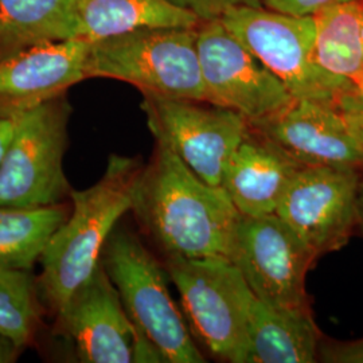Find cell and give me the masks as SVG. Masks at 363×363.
I'll return each mask as SVG.
<instances>
[{
  "instance_id": "8992f818",
  "label": "cell",
  "mask_w": 363,
  "mask_h": 363,
  "mask_svg": "<svg viewBox=\"0 0 363 363\" xmlns=\"http://www.w3.org/2000/svg\"><path fill=\"white\" fill-rule=\"evenodd\" d=\"M191 334L220 361L244 363L252 289L229 259H166Z\"/></svg>"
},
{
  "instance_id": "9c48e42d",
  "label": "cell",
  "mask_w": 363,
  "mask_h": 363,
  "mask_svg": "<svg viewBox=\"0 0 363 363\" xmlns=\"http://www.w3.org/2000/svg\"><path fill=\"white\" fill-rule=\"evenodd\" d=\"M316 259L277 214L240 217L229 259L264 303L279 308L311 311L306 276Z\"/></svg>"
},
{
  "instance_id": "ac0fdd59",
  "label": "cell",
  "mask_w": 363,
  "mask_h": 363,
  "mask_svg": "<svg viewBox=\"0 0 363 363\" xmlns=\"http://www.w3.org/2000/svg\"><path fill=\"white\" fill-rule=\"evenodd\" d=\"M73 38L76 0H0V58Z\"/></svg>"
},
{
  "instance_id": "7402d4cb",
  "label": "cell",
  "mask_w": 363,
  "mask_h": 363,
  "mask_svg": "<svg viewBox=\"0 0 363 363\" xmlns=\"http://www.w3.org/2000/svg\"><path fill=\"white\" fill-rule=\"evenodd\" d=\"M175 6L193 13L201 23L220 21V18L238 7H262V0H171Z\"/></svg>"
},
{
  "instance_id": "2e32d148",
  "label": "cell",
  "mask_w": 363,
  "mask_h": 363,
  "mask_svg": "<svg viewBox=\"0 0 363 363\" xmlns=\"http://www.w3.org/2000/svg\"><path fill=\"white\" fill-rule=\"evenodd\" d=\"M320 345L311 311L273 307L252 291L244 363H312L319 358Z\"/></svg>"
},
{
  "instance_id": "277c9868",
  "label": "cell",
  "mask_w": 363,
  "mask_h": 363,
  "mask_svg": "<svg viewBox=\"0 0 363 363\" xmlns=\"http://www.w3.org/2000/svg\"><path fill=\"white\" fill-rule=\"evenodd\" d=\"M105 269L130 315L166 363H203L181 307L169 295L167 271L139 235L116 226L101 253Z\"/></svg>"
},
{
  "instance_id": "8fae6325",
  "label": "cell",
  "mask_w": 363,
  "mask_h": 363,
  "mask_svg": "<svg viewBox=\"0 0 363 363\" xmlns=\"http://www.w3.org/2000/svg\"><path fill=\"white\" fill-rule=\"evenodd\" d=\"M55 318L78 362H163L133 325L101 262Z\"/></svg>"
},
{
  "instance_id": "484cf974",
  "label": "cell",
  "mask_w": 363,
  "mask_h": 363,
  "mask_svg": "<svg viewBox=\"0 0 363 363\" xmlns=\"http://www.w3.org/2000/svg\"><path fill=\"white\" fill-rule=\"evenodd\" d=\"M345 118L352 130L357 140L362 145L363 148V109L359 111H342Z\"/></svg>"
},
{
  "instance_id": "6da1fadb",
  "label": "cell",
  "mask_w": 363,
  "mask_h": 363,
  "mask_svg": "<svg viewBox=\"0 0 363 363\" xmlns=\"http://www.w3.org/2000/svg\"><path fill=\"white\" fill-rule=\"evenodd\" d=\"M130 211L166 259H229L241 217L220 186L198 178L157 142Z\"/></svg>"
},
{
  "instance_id": "83f0119b",
  "label": "cell",
  "mask_w": 363,
  "mask_h": 363,
  "mask_svg": "<svg viewBox=\"0 0 363 363\" xmlns=\"http://www.w3.org/2000/svg\"><path fill=\"white\" fill-rule=\"evenodd\" d=\"M15 121H0V163L3 160L7 145L13 138Z\"/></svg>"
},
{
  "instance_id": "30bf717a",
  "label": "cell",
  "mask_w": 363,
  "mask_h": 363,
  "mask_svg": "<svg viewBox=\"0 0 363 363\" xmlns=\"http://www.w3.org/2000/svg\"><path fill=\"white\" fill-rule=\"evenodd\" d=\"M196 48L206 101L241 113L250 125L274 116L295 100L281 79L220 21L201 23Z\"/></svg>"
},
{
  "instance_id": "cb8c5ba5",
  "label": "cell",
  "mask_w": 363,
  "mask_h": 363,
  "mask_svg": "<svg viewBox=\"0 0 363 363\" xmlns=\"http://www.w3.org/2000/svg\"><path fill=\"white\" fill-rule=\"evenodd\" d=\"M319 358L325 362L363 363V339L355 342L322 343Z\"/></svg>"
},
{
  "instance_id": "4fadbf2b",
  "label": "cell",
  "mask_w": 363,
  "mask_h": 363,
  "mask_svg": "<svg viewBox=\"0 0 363 363\" xmlns=\"http://www.w3.org/2000/svg\"><path fill=\"white\" fill-rule=\"evenodd\" d=\"M91 43L67 39L0 58V121H16L88 79Z\"/></svg>"
},
{
  "instance_id": "603a6c76",
  "label": "cell",
  "mask_w": 363,
  "mask_h": 363,
  "mask_svg": "<svg viewBox=\"0 0 363 363\" xmlns=\"http://www.w3.org/2000/svg\"><path fill=\"white\" fill-rule=\"evenodd\" d=\"M347 0H262V3L276 13L294 16H313L327 7Z\"/></svg>"
},
{
  "instance_id": "ffe728a7",
  "label": "cell",
  "mask_w": 363,
  "mask_h": 363,
  "mask_svg": "<svg viewBox=\"0 0 363 363\" xmlns=\"http://www.w3.org/2000/svg\"><path fill=\"white\" fill-rule=\"evenodd\" d=\"M69 213L64 203L45 208L0 205V268L33 271Z\"/></svg>"
},
{
  "instance_id": "9a60e30c",
  "label": "cell",
  "mask_w": 363,
  "mask_h": 363,
  "mask_svg": "<svg viewBox=\"0 0 363 363\" xmlns=\"http://www.w3.org/2000/svg\"><path fill=\"white\" fill-rule=\"evenodd\" d=\"M301 167L277 144L250 127L226 166L220 187L241 216L276 214Z\"/></svg>"
},
{
  "instance_id": "52a82bcc",
  "label": "cell",
  "mask_w": 363,
  "mask_h": 363,
  "mask_svg": "<svg viewBox=\"0 0 363 363\" xmlns=\"http://www.w3.org/2000/svg\"><path fill=\"white\" fill-rule=\"evenodd\" d=\"M220 21L281 79L294 99L337 105L342 93L350 86V82L330 74L316 62L313 16H294L262 7H238Z\"/></svg>"
},
{
  "instance_id": "ba28073f",
  "label": "cell",
  "mask_w": 363,
  "mask_h": 363,
  "mask_svg": "<svg viewBox=\"0 0 363 363\" xmlns=\"http://www.w3.org/2000/svg\"><path fill=\"white\" fill-rule=\"evenodd\" d=\"M142 109L155 142L213 186H220L230 157L250 130L241 113L208 101L143 94Z\"/></svg>"
},
{
  "instance_id": "f1b7e54d",
  "label": "cell",
  "mask_w": 363,
  "mask_h": 363,
  "mask_svg": "<svg viewBox=\"0 0 363 363\" xmlns=\"http://www.w3.org/2000/svg\"><path fill=\"white\" fill-rule=\"evenodd\" d=\"M357 225L361 228L363 233V172L357 195Z\"/></svg>"
},
{
  "instance_id": "e0dca14e",
  "label": "cell",
  "mask_w": 363,
  "mask_h": 363,
  "mask_svg": "<svg viewBox=\"0 0 363 363\" xmlns=\"http://www.w3.org/2000/svg\"><path fill=\"white\" fill-rule=\"evenodd\" d=\"M199 25L171 0H76V35L91 42L138 28Z\"/></svg>"
},
{
  "instance_id": "5b68a950",
  "label": "cell",
  "mask_w": 363,
  "mask_h": 363,
  "mask_svg": "<svg viewBox=\"0 0 363 363\" xmlns=\"http://www.w3.org/2000/svg\"><path fill=\"white\" fill-rule=\"evenodd\" d=\"M72 113L65 93L15 121L0 163V205L45 208L70 199L64 162Z\"/></svg>"
},
{
  "instance_id": "d6986e66",
  "label": "cell",
  "mask_w": 363,
  "mask_h": 363,
  "mask_svg": "<svg viewBox=\"0 0 363 363\" xmlns=\"http://www.w3.org/2000/svg\"><path fill=\"white\" fill-rule=\"evenodd\" d=\"M315 60L330 74L352 82L363 76V0H347L313 15Z\"/></svg>"
},
{
  "instance_id": "7c38bea8",
  "label": "cell",
  "mask_w": 363,
  "mask_h": 363,
  "mask_svg": "<svg viewBox=\"0 0 363 363\" xmlns=\"http://www.w3.org/2000/svg\"><path fill=\"white\" fill-rule=\"evenodd\" d=\"M363 171L301 167L276 214L316 257L345 247L357 226V195Z\"/></svg>"
},
{
  "instance_id": "44dd1931",
  "label": "cell",
  "mask_w": 363,
  "mask_h": 363,
  "mask_svg": "<svg viewBox=\"0 0 363 363\" xmlns=\"http://www.w3.org/2000/svg\"><path fill=\"white\" fill-rule=\"evenodd\" d=\"M43 310L33 271L0 268V335L25 349L37 335Z\"/></svg>"
},
{
  "instance_id": "7a4b0ae2",
  "label": "cell",
  "mask_w": 363,
  "mask_h": 363,
  "mask_svg": "<svg viewBox=\"0 0 363 363\" xmlns=\"http://www.w3.org/2000/svg\"><path fill=\"white\" fill-rule=\"evenodd\" d=\"M143 166L138 157L113 154L99 181L72 191L70 213L39 259V298L52 316L99 268L106 240L132 208Z\"/></svg>"
},
{
  "instance_id": "5bb4252c",
  "label": "cell",
  "mask_w": 363,
  "mask_h": 363,
  "mask_svg": "<svg viewBox=\"0 0 363 363\" xmlns=\"http://www.w3.org/2000/svg\"><path fill=\"white\" fill-rule=\"evenodd\" d=\"M252 128L277 144L301 166L363 171V148L337 105L295 99Z\"/></svg>"
},
{
  "instance_id": "4316f807",
  "label": "cell",
  "mask_w": 363,
  "mask_h": 363,
  "mask_svg": "<svg viewBox=\"0 0 363 363\" xmlns=\"http://www.w3.org/2000/svg\"><path fill=\"white\" fill-rule=\"evenodd\" d=\"M21 350L9 337L0 335V363L15 362Z\"/></svg>"
},
{
  "instance_id": "3957f363",
  "label": "cell",
  "mask_w": 363,
  "mask_h": 363,
  "mask_svg": "<svg viewBox=\"0 0 363 363\" xmlns=\"http://www.w3.org/2000/svg\"><path fill=\"white\" fill-rule=\"evenodd\" d=\"M198 27H147L91 43L88 78L130 84L142 94L206 101Z\"/></svg>"
},
{
  "instance_id": "d4e9b609",
  "label": "cell",
  "mask_w": 363,
  "mask_h": 363,
  "mask_svg": "<svg viewBox=\"0 0 363 363\" xmlns=\"http://www.w3.org/2000/svg\"><path fill=\"white\" fill-rule=\"evenodd\" d=\"M340 111H359L363 109V76L352 81L350 86L342 93L337 100Z\"/></svg>"
}]
</instances>
